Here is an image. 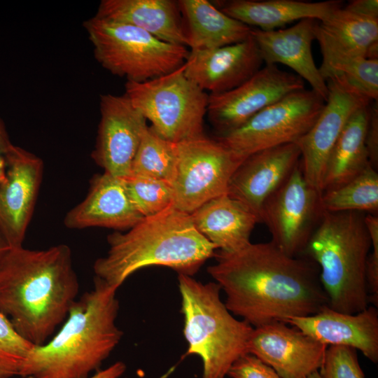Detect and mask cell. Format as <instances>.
I'll use <instances>...</instances> for the list:
<instances>
[{"instance_id":"obj_1","label":"cell","mask_w":378,"mask_h":378,"mask_svg":"<svg viewBox=\"0 0 378 378\" xmlns=\"http://www.w3.org/2000/svg\"><path fill=\"white\" fill-rule=\"evenodd\" d=\"M207 272L225 294L227 309L256 328L315 314L328 307L319 268L290 256L271 241L234 252L216 250Z\"/></svg>"},{"instance_id":"obj_42","label":"cell","mask_w":378,"mask_h":378,"mask_svg":"<svg viewBox=\"0 0 378 378\" xmlns=\"http://www.w3.org/2000/svg\"><path fill=\"white\" fill-rule=\"evenodd\" d=\"M0 378H1V377H0Z\"/></svg>"},{"instance_id":"obj_22","label":"cell","mask_w":378,"mask_h":378,"mask_svg":"<svg viewBox=\"0 0 378 378\" xmlns=\"http://www.w3.org/2000/svg\"><path fill=\"white\" fill-rule=\"evenodd\" d=\"M314 34L323 56L318 68L323 76L337 62L365 57L370 46L378 41V19L351 13L342 6L318 20Z\"/></svg>"},{"instance_id":"obj_30","label":"cell","mask_w":378,"mask_h":378,"mask_svg":"<svg viewBox=\"0 0 378 378\" xmlns=\"http://www.w3.org/2000/svg\"><path fill=\"white\" fill-rule=\"evenodd\" d=\"M123 180L130 200L144 218L157 215L173 206L174 192L169 183L131 176Z\"/></svg>"},{"instance_id":"obj_29","label":"cell","mask_w":378,"mask_h":378,"mask_svg":"<svg viewBox=\"0 0 378 378\" xmlns=\"http://www.w3.org/2000/svg\"><path fill=\"white\" fill-rule=\"evenodd\" d=\"M176 162V143L162 138L148 126L133 160L130 176L160 180L172 186Z\"/></svg>"},{"instance_id":"obj_5","label":"cell","mask_w":378,"mask_h":378,"mask_svg":"<svg viewBox=\"0 0 378 378\" xmlns=\"http://www.w3.org/2000/svg\"><path fill=\"white\" fill-rule=\"evenodd\" d=\"M371 246L363 212L321 211L303 253L319 268L329 308L356 314L370 305L366 269Z\"/></svg>"},{"instance_id":"obj_16","label":"cell","mask_w":378,"mask_h":378,"mask_svg":"<svg viewBox=\"0 0 378 378\" xmlns=\"http://www.w3.org/2000/svg\"><path fill=\"white\" fill-rule=\"evenodd\" d=\"M327 346L286 323L272 322L253 328L248 353L281 378H306L318 371Z\"/></svg>"},{"instance_id":"obj_36","label":"cell","mask_w":378,"mask_h":378,"mask_svg":"<svg viewBox=\"0 0 378 378\" xmlns=\"http://www.w3.org/2000/svg\"><path fill=\"white\" fill-rule=\"evenodd\" d=\"M365 144L370 164L375 169L378 162V105L377 101L370 105L366 132Z\"/></svg>"},{"instance_id":"obj_15","label":"cell","mask_w":378,"mask_h":378,"mask_svg":"<svg viewBox=\"0 0 378 378\" xmlns=\"http://www.w3.org/2000/svg\"><path fill=\"white\" fill-rule=\"evenodd\" d=\"M43 162L35 154L13 145L0 181V231L9 246H22L36 203Z\"/></svg>"},{"instance_id":"obj_26","label":"cell","mask_w":378,"mask_h":378,"mask_svg":"<svg viewBox=\"0 0 378 378\" xmlns=\"http://www.w3.org/2000/svg\"><path fill=\"white\" fill-rule=\"evenodd\" d=\"M190 50H213L243 41L252 27L227 15L208 0L178 1Z\"/></svg>"},{"instance_id":"obj_33","label":"cell","mask_w":378,"mask_h":378,"mask_svg":"<svg viewBox=\"0 0 378 378\" xmlns=\"http://www.w3.org/2000/svg\"><path fill=\"white\" fill-rule=\"evenodd\" d=\"M318 372L321 378H365L357 350L344 346H328Z\"/></svg>"},{"instance_id":"obj_37","label":"cell","mask_w":378,"mask_h":378,"mask_svg":"<svg viewBox=\"0 0 378 378\" xmlns=\"http://www.w3.org/2000/svg\"><path fill=\"white\" fill-rule=\"evenodd\" d=\"M343 8L361 16L378 19L377 0H353Z\"/></svg>"},{"instance_id":"obj_6","label":"cell","mask_w":378,"mask_h":378,"mask_svg":"<svg viewBox=\"0 0 378 378\" xmlns=\"http://www.w3.org/2000/svg\"><path fill=\"white\" fill-rule=\"evenodd\" d=\"M178 281L186 354L201 358L202 378H225L232 364L248 354L253 327L227 309L215 281L204 284L183 274H178Z\"/></svg>"},{"instance_id":"obj_9","label":"cell","mask_w":378,"mask_h":378,"mask_svg":"<svg viewBox=\"0 0 378 378\" xmlns=\"http://www.w3.org/2000/svg\"><path fill=\"white\" fill-rule=\"evenodd\" d=\"M176 149L173 206L189 214L227 194L232 174L246 158L204 134L176 143Z\"/></svg>"},{"instance_id":"obj_7","label":"cell","mask_w":378,"mask_h":378,"mask_svg":"<svg viewBox=\"0 0 378 378\" xmlns=\"http://www.w3.org/2000/svg\"><path fill=\"white\" fill-rule=\"evenodd\" d=\"M97 62L128 81L143 82L186 62L190 50L163 41L130 24L94 16L83 23Z\"/></svg>"},{"instance_id":"obj_41","label":"cell","mask_w":378,"mask_h":378,"mask_svg":"<svg viewBox=\"0 0 378 378\" xmlns=\"http://www.w3.org/2000/svg\"><path fill=\"white\" fill-rule=\"evenodd\" d=\"M306 378H321V377L320 376L318 372L316 371V372H314L312 373L311 374H309Z\"/></svg>"},{"instance_id":"obj_4","label":"cell","mask_w":378,"mask_h":378,"mask_svg":"<svg viewBox=\"0 0 378 378\" xmlns=\"http://www.w3.org/2000/svg\"><path fill=\"white\" fill-rule=\"evenodd\" d=\"M106 255L93 265L94 278L118 288L142 268L164 266L192 276L217 248L195 228L190 214L173 206L144 218L125 232L107 237Z\"/></svg>"},{"instance_id":"obj_2","label":"cell","mask_w":378,"mask_h":378,"mask_svg":"<svg viewBox=\"0 0 378 378\" xmlns=\"http://www.w3.org/2000/svg\"><path fill=\"white\" fill-rule=\"evenodd\" d=\"M79 283L66 244L10 248L0 263V313L26 341L46 343L77 299Z\"/></svg>"},{"instance_id":"obj_20","label":"cell","mask_w":378,"mask_h":378,"mask_svg":"<svg viewBox=\"0 0 378 378\" xmlns=\"http://www.w3.org/2000/svg\"><path fill=\"white\" fill-rule=\"evenodd\" d=\"M143 218L130 200L123 178L104 172L92 178L88 195L66 213L64 224L69 229L98 227L121 232Z\"/></svg>"},{"instance_id":"obj_39","label":"cell","mask_w":378,"mask_h":378,"mask_svg":"<svg viewBox=\"0 0 378 378\" xmlns=\"http://www.w3.org/2000/svg\"><path fill=\"white\" fill-rule=\"evenodd\" d=\"M126 371V365L122 361H117L104 370H99L90 378H119ZM23 378H34L31 376Z\"/></svg>"},{"instance_id":"obj_23","label":"cell","mask_w":378,"mask_h":378,"mask_svg":"<svg viewBox=\"0 0 378 378\" xmlns=\"http://www.w3.org/2000/svg\"><path fill=\"white\" fill-rule=\"evenodd\" d=\"M197 230L217 250L234 252L248 245L259 217L227 194L214 198L190 214Z\"/></svg>"},{"instance_id":"obj_14","label":"cell","mask_w":378,"mask_h":378,"mask_svg":"<svg viewBox=\"0 0 378 378\" xmlns=\"http://www.w3.org/2000/svg\"><path fill=\"white\" fill-rule=\"evenodd\" d=\"M99 109L100 121L92 158L104 172L127 178L148 126L147 120L125 94L102 95Z\"/></svg>"},{"instance_id":"obj_34","label":"cell","mask_w":378,"mask_h":378,"mask_svg":"<svg viewBox=\"0 0 378 378\" xmlns=\"http://www.w3.org/2000/svg\"><path fill=\"white\" fill-rule=\"evenodd\" d=\"M365 221L368 230L372 251L367 260L366 278L369 293V302L377 307L378 304V217L369 214L365 216Z\"/></svg>"},{"instance_id":"obj_10","label":"cell","mask_w":378,"mask_h":378,"mask_svg":"<svg viewBox=\"0 0 378 378\" xmlns=\"http://www.w3.org/2000/svg\"><path fill=\"white\" fill-rule=\"evenodd\" d=\"M325 102L312 90L293 92L217 139L246 158L264 149L296 143L312 127Z\"/></svg>"},{"instance_id":"obj_28","label":"cell","mask_w":378,"mask_h":378,"mask_svg":"<svg viewBox=\"0 0 378 378\" xmlns=\"http://www.w3.org/2000/svg\"><path fill=\"white\" fill-rule=\"evenodd\" d=\"M322 211H378V174L369 165L365 170L347 183L320 196Z\"/></svg>"},{"instance_id":"obj_31","label":"cell","mask_w":378,"mask_h":378,"mask_svg":"<svg viewBox=\"0 0 378 378\" xmlns=\"http://www.w3.org/2000/svg\"><path fill=\"white\" fill-rule=\"evenodd\" d=\"M337 76L373 102L378 98V59L355 57L337 62L323 74L328 78Z\"/></svg>"},{"instance_id":"obj_40","label":"cell","mask_w":378,"mask_h":378,"mask_svg":"<svg viewBox=\"0 0 378 378\" xmlns=\"http://www.w3.org/2000/svg\"><path fill=\"white\" fill-rule=\"evenodd\" d=\"M10 248L6 238L0 231V263Z\"/></svg>"},{"instance_id":"obj_19","label":"cell","mask_w":378,"mask_h":378,"mask_svg":"<svg viewBox=\"0 0 378 378\" xmlns=\"http://www.w3.org/2000/svg\"><path fill=\"white\" fill-rule=\"evenodd\" d=\"M286 323L323 344L354 348L373 363L378 362V310L373 305L356 314L326 307L315 314L294 317Z\"/></svg>"},{"instance_id":"obj_3","label":"cell","mask_w":378,"mask_h":378,"mask_svg":"<svg viewBox=\"0 0 378 378\" xmlns=\"http://www.w3.org/2000/svg\"><path fill=\"white\" fill-rule=\"evenodd\" d=\"M117 288L94 278L93 288L73 303L59 330L34 346L20 377L90 378L120 342Z\"/></svg>"},{"instance_id":"obj_27","label":"cell","mask_w":378,"mask_h":378,"mask_svg":"<svg viewBox=\"0 0 378 378\" xmlns=\"http://www.w3.org/2000/svg\"><path fill=\"white\" fill-rule=\"evenodd\" d=\"M371 104L351 116L335 144L326 166L322 192L347 183L371 165L365 144Z\"/></svg>"},{"instance_id":"obj_13","label":"cell","mask_w":378,"mask_h":378,"mask_svg":"<svg viewBox=\"0 0 378 378\" xmlns=\"http://www.w3.org/2000/svg\"><path fill=\"white\" fill-rule=\"evenodd\" d=\"M298 75L265 64L239 86L218 94H209L206 115L219 135L246 122L265 108L287 94L304 89Z\"/></svg>"},{"instance_id":"obj_21","label":"cell","mask_w":378,"mask_h":378,"mask_svg":"<svg viewBox=\"0 0 378 378\" xmlns=\"http://www.w3.org/2000/svg\"><path fill=\"white\" fill-rule=\"evenodd\" d=\"M317 21L306 18L288 28L272 31L252 28L251 33L265 64L280 63L288 66L326 101L327 83L316 66L312 52Z\"/></svg>"},{"instance_id":"obj_12","label":"cell","mask_w":378,"mask_h":378,"mask_svg":"<svg viewBox=\"0 0 378 378\" xmlns=\"http://www.w3.org/2000/svg\"><path fill=\"white\" fill-rule=\"evenodd\" d=\"M326 81L325 105L310 130L295 143L300 150L303 175L321 194L328 157L345 125L358 109L373 102L340 76Z\"/></svg>"},{"instance_id":"obj_11","label":"cell","mask_w":378,"mask_h":378,"mask_svg":"<svg viewBox=\"0 0 378 378\" xmlns=\"http://www.w3.org/2000/svg\"><path fill=\"white\" fill-rule=\"evenodd\" d=\"M321 193L306 181L300 162L285 183L262 205L260 219L272 240L290 256L304 253L321 214Z\"/></svg>"},{"instance_id":"obj_32","label":"cell","mask_w":378,"mask_h":378,"mask_svg":"<svg viewBox=\"0 0 378 378\" xmlns=\"http://www.w3.org/2000/svg\"><path fill=\"white\" fill-rule=\"evenodd\" d=\"M35 346L23 339L10 321L0 313V377L20 376L30 351Z\"/></svg>"},{"instance_id":"obj_25","label":"cell","mask_w":378,"mask_h":378,"mask_svg":"<svg viewBox=\"0 0 378 378\" xmlns=\"http://www.w3.org/2000/svg\"><path fill=\"white\" fill-rule=\"evenodd\" d=\"M218 5L225 14L250 27L255 26L262 31H272L306 18L321 21L342 7L343 1L231 0L218 1Z\"/></svg>"},{"instance_id":"obj_35","label":"cell","mask_w":378,"mask_h":378,"mask_svg":"<svg viewBox=\"0 0 378 378\" xmlns=\"http://www.w3.org/2000/svg\"><path fill=\"white\" fill-rule=\"evenodd\" d=\"M227 376L230 378H281L272 368L249 353L232 364Z\"/></svg>"},{"instance_id":"obj_24","label":"cell","mask_w":378,"mask_h":378,"mask_svg":"<svg viewBox=\"0 0 378 378\" xmlns=\"http://www.w3.org/2000/svg\"><path fill=\"white\" fill-rule=\"evenodd\" d=\"M95 16L130 24L163 41L188 48L178 1L102 0Z\"/></svg>"},{"instance_id":"obj_17","label":"cell","mask_w":378,"mask_h":378,"mask_svg":"<svg viewBox=\"0 0 378 378\" xmlns=\"http://www.w3.org/2000/svg\"><path fill=\"white\" fill-rule=\"evenodd\" d=\"M300 162V150L295 143L254 153L232 174L227 195L260 218L266 200L285 183Z\"/></svg>"},{"instance_id":"obj_8","label":"cell","mask_w":378,"mask_h":378,"mask_svg":"<svg viewBox=\"0 0 378 378\" xmlns=\"http://www.w3.org/2000/svg\"><path fill=\"white\" fill-rule=\"evenodd\" d=\"M125 89L132 106L162 138L178 143L204 134L209 94L186 77L184 64L146 81L127 80Z\"/></svg>"},{"instance_id":"obj_38","label":"cell","mask_w":378,"mask_h":378,"mask_svg":"<svg viewBox=\"0 0 378 378\" xmlns=\"http://www.w3.org/2000/svg\"><path fill=\"white\" fill-rule=\"evenodd\" d=\"M13 145L6 124L0 116V181L5 176L7 155Z\"/></svg>"},{"instance_id":"obj_18","label":"cell","mask_w":378,"mask_h":378,"mask_svg":"<svg viewBox=\"0 0 378 378\" xmlns=\"http://www.w3.org/2000/svg\"><path fill=\"white\" fill-rule=\"evenodd\" d=\"M263 63L251 35L246 40L213 50H190L184 74L202 90L218 94L251 78Z\"/></svg>"}]
</instances>
